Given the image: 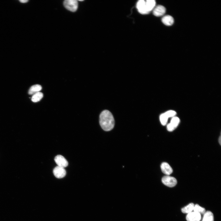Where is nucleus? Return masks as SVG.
<instances>
[{
	"label": "nucleus",
	"instance_id": "obj_1",
	"mask_svg": "<svg viewBox=\"0 0 221 221\" xmlns=\"http://www.w3.org/2000/svg\"><path fill=\"white\" fill-rule=\"evenodd\" d=\"M99 124L102 129L106 131L111 130L115 125L113 116L109 110H105L99 116Z\"/></svg>",
	"mask_w": 221,
	"mask_h": 221
},
{
	"label": "nucleus",
	"instance_id": "obj_2",
	"mask_svg": "<svg viewBox=\"0 0 221 221\" xmlns=\"http://www.w3.org/2000/svg\"><path fill=\"white\" fill-rule=\"evenodd\" d=\"M176 112L174 110H169L162 114L160 116V120L161 124L165 126L167 124L168 119L173 117L176 115Z\"/></svg>",
	"mask_w": 221,
	"mask_h": 221
},
{
	"label": "nucleus",
	"instance_id": "obj_3",
	"mask_svg": "<svg viewBox=\"0 0 221 221\" xmlns=\"http://www.w3.org/2000/svg\"><path fill=\"white\" fill-rule=\"evenodd\" d=\"M65 7L71 12H74L78 7V3L76 0H66L64 2Z\"/></svg>",
	"mask_w": 221,
	"mask_h": 221
},
{
	"label": "nucleus",
	"instance_id": "obj_4",
	"mask_svg": "<svg viewBox=\"0 0 221 221\" xmlns=\"http://www.w3.org/2000/svg\"><path fill=\"white\" fill-rule=\"evenodd\" d=\"M162 182L164 185L170 187L175 186L177 183L175 178L168 175L163 177Z\"/></svg>",
	"mask_w": 221,
	"mask_h": 221
},
{
	"label": "nucleus",
	"instance_id": "obj_5",
	"mask_svg": "<svg viewBox=\"0 0 221 221\" xmlns=\"http://www.w3.org/2000/svg\"><path fill=\"white\" fill-rule=\"evenodd\" d=\"M180 122L179 118L176 116L173 117L170 123L167 126V129L169 131H172L174 130L179 125Z\"/></svg>",
	"mask_w": 221,
	"mask_h": 221
},
{
	"label": "nucleus",
	"instance_id": "obj_6",
	"mask_svg": "<svg viewBox=\"0 0 221 221\" xmlns=\"http://www.w3.org/2000/svg\"><path fill=\"white\" fill-rule=\"evenodd\" d=\"M136 7L138 12L141 14H147L149 13L146 8V1L144 0H140L137 2Z\"/></svg>",
	"mask_w": 221,
	"mask_h": 221
},
{
	"label": "nucleus",
	"instance_id": "obj_7",
	"mask_svg": "<svg viewBox=\"0 0 221 221\" xmlns=\"http://www.w3.org/2000/svg\"><path fill=\"white\" fill-rule=\"evenodd\" d=\"M54 160L58 166L64 168L68 165V163L67 160L63 156L60 155L55 157Z\"/></svg>",
	"mask_w": 221,
	"mask_h": 221
},
{
	"label": "nucleus",
	"instance_id": "obj_8",
	"mask_svg": "<svg viewBox=\"0 0 221 221\" xmlns=\"http://www.w3.org/2000/svg\"><path fill=\"white\" fill-rule=\"evenodd\" d=\"M53 173L55 177L58 179L64 177L66 174V171L64 168L57 166L53 170Z\"/></svg>",
	"mask_w": 221,
	"mask_h": 221
},
{
	"label": "nucleus",
	"instance_id": "obj_9",
	"mask_svg": "<svg viewBox=\"0 0 221 221\" xmlns=\"http://www.w3.org/2000/svg\"><path fill=\"white\" fill-rule=\"evenodd\" d=\"M166 12V9L163 6L159 5L153 10V14L156 16L160 17L165 14Z\"/></svg>",
	"mask_w": 221,
	"mask_h": 221
},
{
	"label": "nucleus",
	"instance_id": "obj_10",
	"mask_svg": "<svg viewBox=\"0 0 221 221\" xmlns=\"http://www.w3.org/2000/svg\"><path fill=\"white\" fill-rule=\"evenodd\" d=\"M187 221H200L201 215L200 214L194 211L188 214L186 217Z\"/></svg>",
	"mask_w": 221,
	"mask_h": 221
},
{
	"label": "nucleus",
	"instance_id": "obj_11",
	"mask_svg": "<svg viewBox=\"0 0 221 221\" xmlns=\"http://www.w3.org/2000/svg\"><path fill=\"white\" fill-rule=\"evenodd\" d=\"M161 168L162 172L168 176H169L173 173L172 168L167 162H163L161 165Z\"/></svg>",
	"mask_w": 221,
	"mask_h": 221
},
{
	"label": "nucleus",
	"instance_id": "obj_12",
	"mask_svg": "<svg viewBox=\"0 0 221 221\" xmlns=\"http://www.w3.org/2000/svg\"><path fill=\"white\" fill-rule=\"evenodd\" d=\"M162 23L165 25L170 26L173 25L174 22L173 17L170 15L165 16L162 19Z\"/></svg>",
	"mask_w": 221,
	"mask_h": 221
},
{
	"label": "nucleus",
	"instance_id": "obj_13",
	"mask_svg": "<svg viewBox=\"0 0 221 221\" xmlns=\"http://www.w3.org/2000/svg\"><path fill=\"white\" fill-rule=\"evenodd\" d=\"M42 89V86L39 85H36L32 86L28 91V93L30 95H33L39 92Z\"/></svg>",
	"mask_w": 221,
	"mask_h": 221
},
{
	"label": "nucleus",
	"instance_id": "obj_14",
	"mask_svg": "<svg viewBox=\"0 0 221 221\" xmlns=\"http://www.w3.org/2000/svg\"><path fill=\"white\" fill-rule=\"evenodd\" d=\"M156 4L154 0H147L146 1V8L149 13L156 7Z\"/></svg>",
	"mask_w": 221,
	"mask_h": 221
},
{
	"label": "nucleus",
	"instance_id": "obj_15",
	"mask_svg": "<svg viewBox=\"0 0 221 221\" xmlns=\"http://www.w3.org/2000/svg\"><path fill=\"white\" fill-rule=\"evenodd\" d=\"M214 217L213 213L210 211L205 213L202 221H214Z\"/></svg>",
	"mask_w": 221,
	"mask_h": 221
},
{
	"label": "nucleus",
	"instance_id": "obj_16",
	"mask_svg": "<svg viewBox=\"0 0 221 221\" xmlns=\"http://www.w3.org/2000/svg\"><path fill=\"white\" fill-rule=\"evenodd\" d=\"M194 205L191 203L182 209V211L183 213L189 214L193 211Z\"/></svg>",
	"mask_w": 221,
	"mask_h": 221
},
{
	"label": "nucleus",
	"instance_id": "obj_17",
	"mask_svg": "<svg viewBox=\"0 0 221 221\" xmlns=\"http://www.w3.org/2000/svg\"><path fill=\"white\" fill-rule=\"evenodd\" d=\"M42 93L39 92L33 95L31 98L32 101L34 102H37L40 101L43 97Z\"/></svg>",
	"mask_w": 221,
	"mask_h": 221
},
{
	"label": "nucleus",
	"instance_id": "obj_18",
	"mask_svg": "<svg viewBox=\"0 0 221 221\" xmlns=\"http://www.w3.org/2000/svg\"><path fill=\"white\" fill-rule=\"evenodd\" d=\"M193 211L200 214H204L205 212V208L201 207L199 205L196 204L194 205Z\"/></svg>",
	"mask_w": 221,
	"mask_h": 221
},
{
	"label": "nucleus",
	"instance_id": "obj_19",
	"mask_svg": "<svg viewBox=\"0 0 221 221\" xmlns=\"http://www.w3.org/2000/svg\"><path fill=\"white\" fill-rule=\"evenodd\" d=\"M19 1L22 3H28L29 1H26V0H25V1H24V0H21V1Z\"/></svg>",
	"mask_w": 221,
	"mask_h": 221
},
{
	"label": "nucleus",
	"instance_id": "obj_20",
	"mask_svg": "<svg viewBox=\"0 0 221 221\" xmlns=\"http://www.w3.org/2000/svg\"><path fill=\"white\" fill-rule=\"evenodd\" d=\"M219 143L220 144V145H221V137L220 136V138H219Z\"/></svg>",
	"mask_w": 221,
	"mask_h": 221
},
{
	"label": "nucleus",
	"instance_id": "obj_21",
	"mask_svg": "<svg viewBox=\"0 0 221 221\" xmlns=\"http://www.w3.org/2000/svg\"><path fill=\"white\" fill-rule=\"evenodd\" d=\"M79 1H80V0H79Z\"/></svg>",
	"mask_w": 221,
	"mask_h": 221
}]
</instances>
